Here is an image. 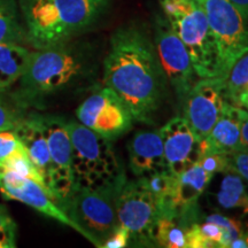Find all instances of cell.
I'll list each match as a JSON object with an SVG mask.
<instances>
[{"label":"cell","instance_id":"cell-1","mask_svg":"<svg viewBox=\"0 0 248 248\" xmlns=\"http://www.w3.org/2000/svg\"><path fill=\"white\" fill-rule=\"evenodd\" d=\"M102 82L122 99L133 120L153 125L168 82L145 28L130 23L114 31L102 60Z\"/></svg>","mask_w":248,"mask_h":248},{"label":"cell","instance_id":"cell-2","mask_svg":"<svg viewBox=\"0 0 248 248\" xmlns=\"http://www.w3.org/2000/svg\"><path fill=\"white\" fill-rule=\"evenodd\" d=\"M98 69L97 51L85 43L71 40L32 49L26 70L12 91L24 108L43 110L49 99L92 85Z\"/></svg>","mask_w":248,"mask_h":248},{"label":"cell","instance_id":"cell-3","mask_svg":"<svg viewBox=\"0 0 248 248\" xmlns=\"http://www.w3.org/2000/svg\"><path fill=\"white\" fill-rule=\"evenodd\" d=\"M113 0H17L27 45L44 49L71 42L94 27Z\"/></svg>","mask_w":248,"mask_h":248},{"label":"cell","instance_id":"cell-4","mask_svg":"<svg viewBox=\"0 0 248 248\" xmlns=\"http://www.w3.org/2000/svg\"><path fill=\"white\" fill-rule=\"evenodd\" d=\"M75 185L97 188L122 182L125 170L113 144L76 120H68Z\"/></svg>","mask_w":248,"mask_h":248},{"label":"cell","instance_id":"cell-5","mask_svg":"<svg viewBox=\"0 0 248 248\" xmlns=\"http://www.w3.org/2000/svg\"><path fill=\"white\" fill-rule=\"evenodd\" d=\"M163 15L190 53L199 78L221 76L218 49L203 9L195 0H159Z\"/></svg>","mask_w":248,"mask_h":248},{"label":"cell","instance_id":"cell-6","mask_svg":"<svg viewBox=\"0 0 248 248\" xmlns=\"http://www.w3.org/2000/svg\"><path fill=\"white\" fill-rule=\"evenodd\" d=\"M125 181L126 178L97 188L75 186V190L61 206V209L73 222L74 230L95 247L102 248L105 241L120 225L116 197Z\"/></svg>","mask_w":248,"mask_h":248},{"label":"cell","instance_id":"cell-7","mask_svg":"<svg viewBox=\"0 0 248 248\" xmlns=\"http://www.w3.org/2000/svg\"><path fill=\"white\" fill-rule=\"evenodd\" d=\"M203 9L218 49L224 80L233 62L248 49V21L229 0H195Z\"/></svg>","mask_w":248,"mask_h":248},{"label":"cell","instance_id":"cell-8","mask_svg":"<svg viewBox=\"0 0 248 248\" xmlns=\"http://www.w3.org/2000/svg\"><path fill=\"white\" fill-rule=\"evenodd\" d=\"M119 224L131 234V246L155 247L153 229L159 216V204L141 179L126 181L116 197Z\"/></svg>","mask_w":248,"mask_h":248},{"label":"cell","instance_id":"cell-9","mask_svg":"<svg viewBox=\"0 0 248 248\" xmlns=\"http://www.w3.org/2000/svg\"><path fill=\"white\" fill-rule=\"evenodd\" d=\"M153 42L167 82L182 105L198 75L187 48L164 15L159 14L154 18Z\"/></svg>","mask_w":248,"mask_h":248},{"label":"cell","instance_id":"cell-10","mask_svg":"<svg viewBox=\"0 0 248 248\" xmlns=\"http://www.w3.org/2000/svg\"><path fill=\"white\" fill-rule=\"evenodd\" d=\"M77 121L114 141L132 129L133 116L122 99L107 86L94 89L76 109Z\"/></svg>","mask_w":248,"mask_h":248},{"label":"cell","instance_id":"cell-11","mask_svg":"<svg viewBox=\"0 0 248 248\" xmlns=\"http://www.w3.org/2000/svg\"><path fill=\"white\" fill-rule=\"evenodd\" d=\"M42 117L51 159L48 188L54 201L61 208L76 186L71 164L73 147L68 130V120L57 114L42 113Z\"/></svg>","mask_w":248,"mask_h":248},{"label":"cell","instance_id":"cell-12","mask_svg":"<svg viewBox=\"0 0 248 248\" xmlns=\"http://www.w3.org/2000/svg\"><path fill=\"white\" fill-rule=\"evenodd\" d=\"M228 101L223 79L199 78L182 102L183 117L191 126L198 140L208 136Z\"/></svg>","mask_w":248,"mask_h":248},{"label":"cell","instance_id":"cell-13","mask_svg":"<svg viewBox=\"0 0 248 248\" xmlns=\"http://www.w3.org/2000/svg\"><path fill=\"white\" fill-rule=\"evenodd\" d=\"M213 173L202 169L199 162L175 175L169 202L159 214H173L190 226L200 218L198 216V201L208 188Z\"/></svg>","mask_w":248,"mask_h":248},{"label":"cell","instance_id":"cell-14","mask_svg":"<svg viewBox=\"0 0 248 248\" xmlns=\"http://www.w3.org/2000/svg\"><path fill=\"white\" fill-rule=\"evenodd\" d=\"M0 193L5 200H14L31 207L46 217L74 229L73 222L43 185L11 171H0Z\"/></svg>","mask_w":248,"mask_h":248},{"label":"cell","instance_id":"cell-15","mask_svg":"<svg viewBox=\"0 0 248 248\" xmlns=\"http://www.w3.org/2000/svg\"><path fill=\"white\" fill-rule=\"evenodd\" d=\"M159 131L169 172L178 175L198 162L200 141L184 117H172Z\"/></svg>","mask_w":248,"mask_h":248},{"label":"cell","instance_id":"cell-16","mask_svg":"<svg viewBox=\"0 0 248 248\" xmlns=\"http://www.w3.org/2000/svg\"><path fill=\"white\" fill-rule=\"evenodd\" d=\"M129 168L135 177L168 171L159 130L138 131L128 142Z\"/></svg>","mask_w":248,"mask_h":248},{"label":"cell","instance_id":"cell-17","mask_svg":"<svg viewBox=\"0 0 248 248\" xmlns=\"http://www.w3.org/2000/svg\"><path fill=\"white\" fill-rule=\"evenodd\" d=\"M13 131L23 144L31 162L48 187L51 159L42 113H39V110H28L26 116Z\"/></svg>","mask_w":248,"mask_h":248},{"label":"cell","instance_id":"cell-18","mask_svg":"<svg viewBox=\"0 0 248 248\" xmlns=\"http://www.w3.org/2000/svg\"><path fill=\"white\" fill-rule=\"evenodd\" d=\"M241 151L240 124L237 105L226 101L223 110L206 138L200 141V156L206 154H229Z\"/></svg>","mask_w":248,"mask_h":248},{"label":"cell","instance_id":"cell-19","mask_svg":"<svg viewBox=\"0 0 248 248\" xmlns=\"http://www.w3.org/2000/svg\"><path fill=\"white\" fill-rule=\"evenodd\" d=\"M32 49L23 44H0V89H12L22 76Z\"/></svg>","mask_w":248,"mask_h":248},{"label":"cell","instance_id":"cell-20","mask_svg":"<svg viewBox=\"0 0 248 248\" xmlns=\"http://www.w3.org/2000/svg\"><path fill=\"white\" fill-rule=\"evenodd\" d=\"M215 200L219 208L237 210L243 216L248 215V191L244 179L237 172L223 173Z\"/></svg>","mask_w":248,"mask_h":248},{"label":"cell","instance_id":"cell-21","mask_svg":"<svg viewBox=\"0 0 248 248\" xmlns=\"http://www.w3.org/2000/svg\"><path fill=\"white\" fill-rule=\"evenodd\" d=\"M188 225L173 214H159L153 229L155 247L186 248Z\"/></svg>","mask_w":248,"mask_h":248},{"label":"cell","instance_id":"cell-22","mask_svg":"<svg viewBox=\"0 0 248 248\" xmlns=\"http://www.w3.org/2000/svg\"><path fill=\"white\" fill-rule=\"evenodd\" d=\"M21 20L17 0H0V44L27 45L26 30Z\"/></svg>","mask_w":248,"mask_h":248},{"label":"cell","instance_id":"cell-23","mask_svg":"<svg viewBox=\"0 0 248 248\" xmlns=\"http://www.w3.org/2000/svg\"><path fill=\"white\" fill-rule=\"evenodd\" d=\"M223 83L225 99L237 105L240 95L248 89V49L233 62Z\"/></svg>","mask_w":248,"mask_h":248},{"label":"cell","instance_id":"cell-24","mask_svg":"<svg viewBox=\"0 0 248 248\" xmlns=\"http://www.w3.org/2000/svg\"><path fill=\"white\" fill-rule=\"evenodd\" d=\"M12 89H0V131H13L28 113Z\"/></svg>","mask_w":248,"mask_h":248},{"label":"cell","instance_id":"cell-25","mask_svg":"<svg viewBox=\"0 0 248 248\" xmlns=\"http://www.w3.org/2000/svg\"><path fill=\"white\" fill-rule=\"evenodd\" d=\"M145 186L150 190L159 204V212L163 209L169 202L170 195L173 187V179L175 175L169 171H160L152 173V175L139 177Z\"/></svg>","mask_w":248,"mask_h":248},{"label":"cell","instance_id":"cell-26","mask_svg":"<svg viewBox=\"0 0 248 248\" xmlns=\"http://www.w3.org/2000/svg\"><path fill=\"white\" fill-rule=\"evenodd\" d=\"M17 238V224L8 208L0 204V248H15Z\"/></svg>","mask_w":248,"mask_h":248},{"label":"cell","instance_id":"cell-27","mask_svg":"<svg viewBox=\"0 0 248 248\" xmlns=\"http://www.w3.org/2000/svg\"><path fill=\"white\" fill-rule=\"evenodd\" d=\"M202 221L215 223V224L221 226L225 232L226 238H228L229 246H230L232 241L237 239V238L243 233L245 229L244 223L241 222L239 218H235V217H229L218 213H214V214H210V215L204 216Z\"/></svg>","mask_w":248,"mask_h":248},{"label":"cell","instance_id":"cell-28","mask_svg":"<svg viewBox=\"0 0 248 248\" xmlns=\"http://www.w3.org/2000/svg\"><path fill=\"white\" fill-rule=\"evenodd\" d=\"M198 162L202 167L203 170H206L209 173H213L214 176L217 175V173H224L230 171L228 154H206L200 156Z\"/></svg>","mask_w":248,"mask_h":248},{"label":"cell","instance_id":"cell-29","mask_svg":"<svg viewBox=\"0 0 248 248\" xmlns=\"http://www.w3.org/2000/svg\"><path fill=\"white\" fill-rule=\"evenodd\" d=\"M26 151L14 131H0V161Z\"/></svg>","mask_w":248,"mask_h":248},{"label":"cell","instance_id":"cell-30","mask_svg":"<svg viewBox=\"0 0 248 248\" xmlns=\"http://www.w3.org/2000/svg\"><path fill=\"white\" fill-rule=\"evenodd\" d=\"M230 171L237 172L244 181L248 183V153L247 152H232L228 154Z\"/></svg>","mask_w":248,"mask_h":248},{"label":"cell","instance_id":"cell-31","mask_svg":"<svg viewBox=\"0 0 248 248\" xmlns=\"http://www.w3.org/2000/svg\"><path fill=\"white\" fill-rule=\"evenodd\" d=\"M131 246V234L129 230L119 225L108 239L105 241L102 248H124Z\"/></svg>","mask_w":248,"mask_h":248},{"label":"cell","instance_id":"cell-32","mask_svg":"<svg viewBox=\"0 0 248 248\" xmlns=\"http://www.w3.org/2000/svg\"><path fill=\"white\" fill-rule=\"evenodd\" d=\"M237 116L240 124V152H247L248 153V113L241 107L237 106Z\"/></svg>","mask_w":248,"mask_h":248},{"label":"cell","instance_id":"cell-33","mask_svg":"<svg viewBox=\"0 0 248 248\" xmlns=\"http://www.w3.org/2000/svg\"><path fill=\"white\" fill-rule=\"evenodd\" d=\"M230 248H248V226H245L243 233L230 244Z\"/></svg>","mask_w":248,"mask_h":248},{"label":"cell","instance_id":"cell-34","mask_svg":"<svg viewBox=\"0 0 248 248\" xmlns=\"http://www.w3.org/2000/svg\"><path fill=\"white\" fill-rule=\"evenodd\" d=\"M248 21V0H229Z\"/></svg>","mask_w":248,"mask_h":248},{"label":"cell","instance_id":"cell-35","mask_svg":"<svg viewBox=\"0 0 248 248\" xmlns=\"http://www.w3.org/2000/svg\"><path fill=\"white\" fill-rule=\"evenodd\" d=\"M237 106H239L248 113V89L239 97Z\"/></svg>","mask_w":248,"mask_h":248}]
</instances>
